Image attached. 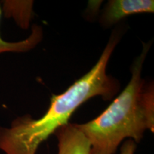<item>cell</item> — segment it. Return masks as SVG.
Returning a JSON list of instances; mask_svg holds the SVG:
<instances>
[{"instance_id":"obj_1","label":"cell","mask_w":154,"mask_h":154,"mask_svg":"<svg viewBox=\"0 0 154 154\" xmlns=\"http://www.w3.org/2000/svg\"><path fill=\"white\" fill-rule=\"evenodd\" d=\"M97 62L89 72L76 80L63 93L52 95L48 110L34 119L29 115L18 117L9 128L0 127V150L5 154H36L40 145L61 126L69 124L77 109L84 102L100 96L110 100L119 84L106 73L108 63L116 46L119 33L115 32Z\"/></svg>"},{"instance_id":"obj_2","label":"cell","mask_w":154,"mask_h":154,"mask_svg":"<svg viewBox=\"0 0 154 154\" xmlns=\"http://www.w3.org/2000/svg\"><path fill=\"white\" fill-rule=\"evenodd\" d=\"M149 48L150 44H143L129 82L103 112L88 122L76 124L91 143L90 154H115L126 138L139 143L146 131L153 132V88L141 77Z\"/></svg>"},{"instance_id":"obj_3","label":"cell","mask_w":154,"mask_h":154,"mask_svg":"<svg viewBox=\"0 0 154 154\" xmlns=\"http://www.w3.org/2000/svg\"><path fill=\"white\" fill-rule=\"evenodd\" d=\"M153 11V0H111L106 6L101 22L109 26L131 15Z\"/></svg>"},{"instance_id":"obj_4","label":"cell","mask_w":154,"mask_h":154,"mask_svg":"<svg viewBox=\"0 0 154 154\" xmlns=\"http://www.w3.org/2000/svg\"><path fill=\"white\" fill-rule=\"evenodd\" d=\"M54 134L58 140V154H90L91 143L76 124L69 123Z\"/></svg>"},{"instance_id":"obj_5","label":"cell","mask_w":154,"mask_h":154,"mask_svg":"<svg viewBox=\"0 0 154 154\" xmlns=\"http://www.w3.org/2000/svg\"><path fill=\"white\" fill-rule=\"evenodd\" d=\"M2 10L0 5V19H1ZM43 37V31L40 26L34 25L32 29V33L27 38L19 42H10L4 40L0 35V54L5 52L22 53L30 51L42 41Z\"/></svg>"},{"instance_id":"obj_6","label":"cell","mask_w":154,"mask_h":154,"mask_svg":"<svg viewBox=\"0 0 154 154\" xmlns=\"http://www.w3.org/2000/svg\"><path fill=\"white\" fill-rule=\"evenodd\" d=\"M4 3V7L2 10H4L6 15L11 16L18 22L19 14L22 20V27L26 28L28 26L29 20V17L31 14V5L32 4L26 3V2H9L7 1Z\"/></svg>"},{"instance_id":"obj_7","label":"cell","mask_w":154,"mask_h":154,"mask_svg":"<svg viewBox=\"0 0 154 154\" xmlns=\"http://www.w3.org/2000/svg\"><path fill=\"white\" fill-rule=\"evenodd\" d=\"M136 149V143L131 139H128L123 145L120 149V154H134Z\"/></svg>"}]
</instances>
